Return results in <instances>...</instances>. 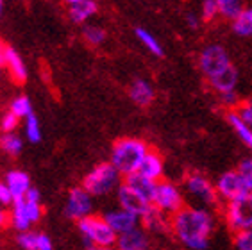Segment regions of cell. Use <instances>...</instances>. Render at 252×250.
I'll return each instance as SVG.
<instances>
[{
	"mask_svg": "<svg viewBox=\"0 0 252 250\" xmlns=\"http://www.w3.org/2000/svg\"><path fill=\"white\" fill-rule=\"evenodd\" d=\"M170 231L188 250H208L215 232V217L208 207L185 206L170 218Z\"/></svg>",
	"mask_w": 252,
	"mask_h": 250,
	"instance_id": "6da1fadb",
	"label": "cell"
},
{
	"mask_svg": "<svg viewBox=\"0 0 252 250\" xmlns=\"http://www.w3.org/2000/svg\"><path fill=\"white\" fill-rule=\"evenodd\" d=\"M122 179L124 177L117 172V168L107 161V163H98L97 166H93L84 175L81 186L92 197H106V195L117 191L118 188H120Z\"/></svg>",
	"mask_w": 252,
	"mask_h": 250,
	"instance_id": "277c9868",
	"label": "cell"
},
{
	"mask_svg": "<svg viewBox=\"0 0 252 250\" xmlns=\"http://www.w3.org/2000/svg\"><path fill=\"white\" fill-rule=\"evenodd\" d=\"M97 9L98 5L95 0H81V2L68 5V16L73 24L86 25L93 16L97 15Z\"/></svg>",
	"mask_w": 252,
	"mask_h": 250,
	"instance_id": "7402d4cb",
	"label": "cell"
},
{
	"mask_svg": "<svg viewBox=\"0 0 252 250\" xmlns=\"http://www.w3.org/2000/svg\"><path fill=\"white\" fill-rule=\"evenodd\" d=\"M185 189L189 197H193L197 202L202 204V207L215 206L219 202L215 184L202 173H188L185 179Z\"/></svg>",
	"mask_w": 252,
	"mask_h": 250,
	"instance_id": "9c48e42d",
	"label": "cell"
},
{
	"mask_svg": "<svg viewBox=\"0 0 252 250\" xmlns=\"http://www.w3.org/2000/svg\"><path fill=\"white\" fill-rule=\"evenodd\" d=\"M238 173L243 177V181L247 183V186L252 189V156L242 159V163L238 164Z\"/></svg>",
	"mask_w": 252,
	"mask_h": 250,
	"instance_id": "836d02e7",
	"label": "cell"
},
{
	"mask_svg": "<svg viewBox=\"0 0 252 250\" xmlns=\"http://www.w3.org/2000/svg\"><path fill=\"white\" fill-rule=\"evenodd\" d=\"M151 206L168 217H174L175 213H179L185 207V197L181 188L170 181H159L156 186Z\"/></svg>",
	"mask_w": 252,
	"mask_h": 250,
	"instance_id": "52a82bcc",
	"label": "cell"
},
{
	"mask_svg": "<svg viewBox=\"0 0 252 250\" xmlns=\"http://www.w3.org/2000/svg\"><path fill=\"white\" fill-rule=\"evenodd\" d=\"M16 243L22 250H54V243L49 234L39 231H27L18 232L16 236Z\"/></svg>",
	"mask_w": 252,
	"mask_h": 250,
	"instance_id": "9a60e30c",
	"label": "cell"
},
{
	"mask_svg": "<svg viewBox=\"0 0 252 250\" xmlns=\"http://www.w3.org/2000/svg\"><path fill=\"white\" fill-rule=\"evenodd\" d=\"M215 191H217V197L223 202H243V200H249L252 189L247 186V183L243 181V177L238 173V170H229V172H223L217 183H215Z\"/></svg>",
	"mask_w": 252,
	"mask_h": 250,
	"instance_id": "8992f818",
	"label": "cell"
},
{
	"mask_svg": "<svg viewBox=\"0 0 252 250\" xmlns=\"http://www.w3.org/2000/svg\"><path fill=\"white\" fill-rule=\"evenodd\" d=\"M2 5H4V0H0V15H2Z\"/></svg>",
	"mask_w": 252,
	"mask_h": 250,
	"instance_id": "f6af8a7d",
	"label": "cell"
},
{
	"mask_svg": "<svg viewBox=\"0 0 252 250\" xmlns=\"http://www.w3.org/2000/svg\"><path fill=\"white\" fill-rule=\"evenodd\" d=\"M9 113H13L18 120H25L27 116H31L34 113L31 98L27 95H20L16 98H13V102H11L9 106Z\"/></svg>",
	"mask_w": 252,
	"mask_h": 250,
	"instance_id": "83f0119b",
	"label": "cell"
},
{
	"mask_svg": "<svg viewBox=\"0 0 252 250\" xmlns=\"http://www.w3.org/2000/svg\"><path fill=\"white\" fill-rule=\"evenodd\" d=\"M141 227L147 232H154V234H163V232L170 231V217L165 213L158 211L156 207L151 206V209L140 218Z\"/></svg>",
	"mask_w": 252,
	"mask_h": 250,
	"instance_id": "44dd1931",
	"label": "cell"
},
{
	"mask_svg": "<svg viewBox=\"0 0 252 250\" xmlns=\"http://www.w3.org/2000/svg\"><path fill=\"white\" fill-rule=\"evenodd\" d=\"M234 249L236 250H252V229L234 234Z\"/></svg>",
	"mask_w": 252,
	"mask_h": 250,
	"instance_id": "4dcf8cb0",
	"label": "cell"
},
{
	"mask_svg": "<svg viewBox=\"0 0 252 250\" xmlns=\"http://www.w3.org/2000/svg\"><path fill=\"white\" fill-rule=\"evenodd\" d=\"M18 124H20L18 118H16L13 113L7 111V113L2 116V120H0V129H2L4 134H9V132H15L16 127H18Z\"/></svg>",
	"mask_w": 252,
	"mask_h": 250,
	"instance_id": "e575fe53",
	"label": "cell"
},
{
	"mask_svg": "<svg viewBox=\"0 0 252 250\" xmlns=\"http://www.w3.org/2000/svg\"><path fill=\"white\" fill-rule=\"evenodd\" d=\"M149 150H151L149 145L140 138H122L113 143L109 163L117 168L122 177H127V175L138 172L141 161L149 154Z\"/></svg>",
	"mask_w": 252,
	"mask_h": 250,
	"instance_id": "3957f363",
	"label": "cell"
},
{
	"mask_svg": "<svg viewBox=\"0 0 252 250\" xmlns=\"http://www.w3.org/2000/svg\"><path fill=\"white\" fill-rule=\"evenodd\" d=\"M217 7H219V15L227 20H236L238 15L245 9L243 0H217Z\"/></svg>",
	"mask_w": 252,
	"mask_h": 250,
	"instance_id": "4316f807",
	"label": "cell"
},
{
	"mask_svg": "<svg viewBox=\"0 0 252 250\" xmlns=\"http://www.w3.org/2000/svg\"><path fill=\"white\" fill-rule=\"evenodd\" d=\"M227 122L231 125V129L234 130V134L238 136V140L242 141L249 150H252V129L236 115V111H229Z\"/></svg>",
	"mask_w": 252,
	"mask_h": 250,
	"instance_id": "603a6c76",
	"label": "cell"
},
{
	"mask_svg": "<svg viewBox=\"0 0 252 250\" xmlns=\"http://www.w3.org/2000/svg\"><path fill=\"white\" fill-rule=\"evenodd\" d=\"M24 198H27V200H31V202H39L41 204V193L36 189V188H31L29 191H27V195H25Z\"/></svg>",
	"mask_w": 252,
	"mask_h": 250,
	"instance_id": "f35d334b",
	"label": "cell"
},
{
	"mask_svg": "<svg viewBox=\"0 0 252 250\" xmlns=\"http://www.w3.org/2000/svg\"><path fill=\"white\" fill-rule=\"evenodd\" d=\"M233 31L243 38L252 36V7H245L238 18L233 20Z\"/></svg>",
	"mask_w": 252,
	"mask_h": 250,
	"instance_id": "484cf974",
	"label": "cell"
},
{
	"mask_svg": "<svg viewBox=\"0 0 252 250\" xmlns=\"http://www.w3.org/2000/svg\"><path fill=\"white\" fill-rule=\"evenodd\" d=\"M117 200L122 209H126V211L132 213V215H136V217L140 218L151 209V204L147 202V200H143L140 195H136L131 188H127L124 183L117 189Z\"/></svg>",
	"mask_w": 252,
	"mask_h": 250,
	"instance_id": "7c38bea8",
	"label": "cell"
},
{
	"mask_svg": "<svg viewBox=\"0 0 252 250\" xmlns=\"http://www.w3.org/2000/svg\"><path fill=\"white\" fill-rule=\"evenodd\" d=\"M84 250H115V249H111V247H88Z\"/></svg>",
	"mask_w": 252,
	"mask_h": 250,
	"instance_id": "b9f144b4",
	"label": "cell"
},
{
	"mask_svg": "<svg viewBox=\"0 0 252 250\" xmlns=\"http://www.w3.org/2000/svg\"><path fill=\"white\" fill-rule=\"evenodd\" d=\"M0 150H2L4 154L11 156V157L20 156L22 150H24V140H22V136H18L16 132L2 134L0 136Z\"/></svg>",
	"mask_w": 252,
	"mask_h": 250,
	"instance_id": "d4e9b609",
	"label": "cell"
},
{
	"mask_svg": "<svg viewBox=\"0 0 252 250\" xmlns=\"http://www.w3.org/2000/svg\"><path fill=\"white\" fill-rule=\"evenodd\" d=\"M83 36L86 39V43L93 45V47H98L106 41V31L102 29L100 25H93V24H86L83 29Z\"/></svg>",
	"mask_w": 252,
	"mask_h": 250,
	"instance_id": "f546056e",
	"label": "cell"
},
{
	"mask_svg": "<svg viewBox=\"0 0 252 250\" xmlns=\"http://www.w3.org/2000/svg\"><path fill=\"white\" fill-rule=\"evenodd\" d=\"M43 217V207L39 202H31L27 198H20L11 204L9 223L18 232L31 231L34 223H38Z\"/></svg>",
	"mask_w": 252,
	"mask_h": 250,
	"instance_id": "ba28073f",
	"label": "cell"
},
{
	"mask_svg": "<svg viewBox=\"0 0 252 250\" xmlns=\"http://www.w3.org/2000/svg\"><path fill=\"white\" fill-rule=\"evenodd\" d=\"M15 202L13 200V195H11L9 188H7V184L4 183V181H0V206H11V204Z\"/></svg>",
	"mask_w": 252,
	"mask_h": 250,
	"instance_id": "8d00e7d4",
	"label": "cell"
},
{
	"mask_svg": "<svg viewBox=\"0 0 252 250\" xmlns=\"http://www.w3.org/2000/svg\"><path fill=\"white\" fill-rule=\"evenodd\" d=\"M117 247L118 250H149L151 247V240H149V232L143 227H136L132 231L126 232L117 238Z\"/></svg>",
	"mask_w": 252,
	"mask_h": 250,
	"instance_id": "5bb4252c",
	"label": "cell"
},
{
	"mask_svg": "<svg viewBox=\"0 0 252 250\" xmlns=\"http://www.w3.org/2000/svg\"><path fill=\"white\" fill-rule=\"evenodd\" d=\"M220 102H222V106L229 107V109H236L238 104H240V98H238V93L236 92H229V93H223V95H219Z\"/></svg>",
	"mask_w": 252,
	"mask_h": 250,
	"instance_id": "d590c367",
	"label": "cell"
},
{
	"mask_svg": "<svg viewBox=\"0 0 252 250\" xmlns=\"http://www.w3.org/2000/svg\"><path fill=\"white\" fill-rule=\"evenodd\" d=\"M215 16H219L217 0H202V2H200V18L213 20Z\"/></svg>",
	"mask_w": 252,
	"mask_h": 250,
	"instance_id": "1f68e13d",
	"label": "cell"
},
{
	"mask_svg": "<svg viewBox=\"0 0 252 250\" xmlns=\"http://www.w3.org/2000/svg\"><path fill=\"white\" fill-rule=\"evenodd\" d=\"M122 183L126 184L127 188H131L132 191H134L136 195H140L143 200H147L149 204L152 202L156 186H158V183H156V181H151V179L143 177L141 173L136 172V173H132V175H127V177H124V181H122Z\"/></svg>",
	"mask_w": 252,
	"mask_h": 250,
	"instance_id": "ac0fdd59",
	"label": "cell"
},
{
	"mask_svg": "<svg viewBox=\"0 0 252 250\" xmlns=\"http://www.w3.org/2000/svg\"><path fill=\"white\" fill-rule=\"evenodd\" d=\"M77 229L84 249H88V247H111L113 249L117 245L118 236L115 234V231L109 227L104 217L90 215V217L77 221Z\"/></svg>",
	"mask_w": 252,
	"mask_h": 250,
	"instance_id": "5b68a950",
	"label": "cell"
},
{
	"mask_svg": "<svg viewBox=\"0 0 252 250\" xmlns=\"http://www.w3.org/2000/svg\"><path fill=\"white\" fill-rule=\"evenodd\" d=\"M64 2L70 5V4H75V2H81V0H64Z\"/></svg>",
	"mask_w": 252,
	"mask_h": 250,
	"instance_id": "7bdbcfd3",
	"label": "cell"
},
{
	"mask_svg": "<svg viewBox=\"0 0 252 250\" xmlns=\"http://www.w3.org/2000/svg\"><path fill=\"white\" fill-rule=\"evenodd\" d=\"M134 32H136V38L140 39L141 45H143L149 52L158 56V58H163V56H165V48H163V45L159 43V39L156 38L154 34L149 32V31L143 29V27H138Z\"/></svg>",
	"mask_w": 252,
	"mask_h": 250,
	"instance_id": "cb8c5ba5",
	"label": "cell"
},
{
	"mask_svg": "<svg viewBox=\"0 0 252 250\" xmlns=\"http://www.w3.org/2000/svg\"><path fill=\"white\" fill-rule=\"evenodd\" d=\"M199 68L209 86L219 95L236 92L240 75L222 45H208L204 48L199 56Z\"/></svg>",
	"mask_w": 252,
	"mask_h": 250,
	"instance_id": "7a4b0ae2",
	"label": "cell"
},
{
	"mask_svg": "<svg viewBox=\"0 0 252 250\" xmlns=\"http://www.w3.org/2000/svg\"><path fill=\"white\" fill-rule=\"evenodd\" d=\"M4 183L9 188L11 195H13V200H20L27 195L32 184H31V177L29 173L24 172V170H9L5 173Z\"/></svg>",
	"mask_w": 252,
	"mask_h": 250,
	"instance_id": "2e32d148",
	"label": "cell"
},
{
	"mask_svg": "<svg viewBox=\"0 0 252 250\" xmlns=\"http://www.w3.org/2000/svg\"><path fill=\"white\" fill-rule=\"evenodd\" d=\"M234 111H236V115L252 129V98H249V100H245V102H240Z\"/></svg>",
	"mask_w": 252,
	"mask_h": 250,
	"instance_id": "d6a6232c",
	"label": "cell"
},
{
	"mask_svg": "<svg viewBox=\"0 0 252 250\" xmlns=\"http://www.w3.org/2000/svg\"><path fill=\"white\" fill-rule=\"evenodd\" d=\"M249 206H251V209H252V193H251V197H249Z\"/></svg>",
	"mask_w": 252,
	"mask_h": 250,
	"instance_id": "ee69618b",
	"label": "cell"
},
{
	"mask_svg": "<svg viewBox=\"0 0 252 250\" xmlns=\"http://www.w3.org/2000/svg\"><path fill=\"white\" fill-rule=\"evenodd\" d=\"M4 64H5V68H7L9 75L13 77V81H16L18 84L27 81V75H29V73H27V66H25L24 59H22V56L16 52L15 48L5 47Z\"/></svg>",
	"mask_w": 252,
	"mask_h": 250,
	"instance_id": "ffe728a7",
	"label": "cell"
},
{
	"mask_svg": "<svg viewBox=\"0 0 252 250\" xmlns=\"http://www.w3.org/2000/svg\"><path fill=\"white\" fill-rule=\"evenodd\" d=\"M5 221H7V215H5L4 207L0 206V227H4V225H5Z\"/></svg>",
	"mask_w": 252,
	"mask_h": 250,
	"instance_id": "ab89813d",
	"label": "cell"
},
{
	"mask_svg": "<svg viewBox=\"0 0 252 250\" xmlns=\"http://www.w3.org/2000/svg\"><path fill=\"white\" fill-rule=\"evenodd\" d=\"M4 50H5V47L2 45V41H0V75H2V66H4Z\"/></svg>",
	"mask_w": 252,
	"mask_h": 250,
	"instance_id": "60d3db41",
	"label": "cell"
},
{
	"mask_svg": "<svg viewBox=\"0 0 252 250\" xmlns=\"http://www.w3.org/2000/svg\"><path fill=\"white\" fill-rule=\"evenodd\" d=\"M138 173H141L143 177L151 179V181L159 183V181H163V173H165V161L156 150H149V154L141 161Z\"/></svg>",
	"mask_w": 252,
	"mask_h": 250,
	"instance_id": "e0dca14e",
	"label": "cell"
},
{
	"mask_svg": "<svg viewBox=\"0 0 252 250\" xmlns=\"http://www.w3.org/2000/svg\"><path fill=\"white\" fill-rule=\"evenodd\" d=\"M129 96H131V100L134 102L136 106L147 107L154 102L156 90L147 79H136L129 86Z\"/></svg>",
	"mask_w": 252,
	"mask_h": 250,
	"instance_id": "d6986e66",
	"label": "cell"
},
{
	"mask_svg": "<svg viewBox=\"0 0 252 250\" xmlns=\"http://www.w3.org/2000/svg\"><path fill=\"white\" fill-rule=\"evenodd\" d=\"M104 218H106V221L109 223V227L115 231L117 236L126 234V232L132 231L136 227H140V217H136V215L126 211V209H122V207L106 213Z\"/></svg>",
	"mask_w": 252,
	"mask_h": 250,
	"instance_id": "4fadbf2b",
	"label": "cell"
},
{
	"mask_svg": "<svg viewBox=\"0 0 252 250\" xmlns=\"http://www.w3.org/2000/svg\"><path fill=\"white\" fill-rule=\"evenodd\" d=\"M93 213V197L83 186H75L68 191L64 204V217L70 220L81 221Z\"/></svg>",
	"mask_w": 252,
	"mask_h": 250,
	"instance_id": "30bf717a",
	"label": "cell"
},
{
	"mask_svg": "<svg viewBox=\"0 0 252 250\" xmlns=\"http://www.w3.org/2000/svg\"><path fill=\"white\" fill-rule=\"evenodd\" d=\"M185 24L188 25L189 29H197V27L200 25V16H199V13H195V11H186Z\"/></svg>",
	"mask_w": 252,
	"mask_h": 250,
	"instance_id": "74e56055",
	"label": "cell"
},
{
	"mask_svg": "<svg viewBox=\"0 0 252 250\" xmlns=\"http://www.w3.org/2000/svg\"><path fill=\"white\" fill-rule=\"evenodd\" d=\"M223 218L227 221V225L234 232H242L252 229V209L249 206V200L243 202H231L225 206Z\"/></svg>",
	"mask_w": 252,
	"mask_h": 250,
	"instance_id": "8fae6325",
	"label": "cell"
},
{
	"mask_svg": "<svg viewBox=\"0 0 252 250\" xmlns=\"http://www.w3.org/2000/svg\"><path fill=\"white\" fill-rule=\"evenodd\" d=\"M24 134L29 143L36 145L41 141V125H39L38 116L34 115V113L24 120Z\"/></svg>",
	"mask_w": 252,
	"mask_h": 250,
	"instance_id": "f1b7e54d",
	"label": "cell"
}]
</instances>
